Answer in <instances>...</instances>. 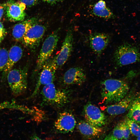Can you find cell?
<instances>
[{"instance_id":"33","label":"cell","mask_w":140,"mask_h":140,"mask_svg":"<svg viewBox=\"0 0 140 140\" xmlns=\"http://www.w3.org/2000/svg\"></svg>"},{"instance_id":"32","label":"cell","mask_w":140,"mask_h":140,"mask_svg":"<svg viewBox=\"0 0 140 140\" xmlns=\"http://www.w3.org/2000/svg\"><path fill=\"white\" fill-rule=\"evenodd\" d=\"M3 37H0V42L1 41Z\"/></svg>"},{"instance_id":"1","label":"cell","mask_w":140,"mask_h":140,"mask_svg":"<svg viewBox=\"0 0 140 140\" xmlns=\"http://www.w3.org/2000/svg\"><path fill=\"white\" fill-rule=\"evenodd\" d=\"M101 97L106 104L115 103L127 95L129 87L124 81L119 79H109L101 83Z\"/></svg>"},{"instance_id":"14","label":"cell","mask_w":140,"mask_h":140,"mask_svg":"<svg viewBox=\"0 0 140 140\" xmlns=\"http://www.w3.org/2000/svg\"><path fill=\"white\" fill-rule=\"evenodd\" d=\"M6 16L12 21L23 20L26 14L25 10L26 5L20 2L10 1L6 4Z\"/></svg>"},{"instance_id":"13","label":"cell","mask_w":140,"mask_h":140,"mask_svg":"<svg viewBox=\"0 0 140 140\" xmlns=\"http://www.w3.org/2000/svg\"><path fill=\"white\" fill-rule=\"evenodd\" d=\"M135 100V96L132 94L127 95L120 101L108 106L106 111L111 115L123 114L129 110Z\"/></svg>"},{"instance_id":"22","label":"cell","mask_w":140,"mask_h":140,"mask_svg":"<svg viewBox=\"0 0 140 140\" xmlns=\"http://www.w3.org/2000/svg\"><path fill=\"white\" fill-rule=\"evenodd\" d=\"M113 135L118 139H121L123 138L121 122L118 123L114 128Z\"/></svg>"},{"instance_id":"18","label":"cell","mask_w":140,"mask_h":140,"mask_svg":"<svg viewBox=\"0 0 140 140\" xmlns=\"http://www.w3.org/2000/svg\"><path fill=\"white\" fill-rule=\"evenodd\" d=\"M128 118L140 124V102L136 100L129 110Z\"/></svg>"},{"instance_id":"2","label":"cell","mask_w":140,"mask_h":140,"mask_svg":"<svg viewBox=\"0 0 140 140\" xmlns=\"http://www.w3.org/2000/svg\"><path fill=\"white\" fill-rule=\"evenodd\" d=\"M70 93L67 89L57 88L53 82L47 84L43 86L41 91V105L62 107L69 102Z\"/></svg>"},{"instance_id":"15","label":"cell","mask_w":140,"mask_h":140,"mask_svg":"<svg viewBox=\"0 0 140 140\" xmlns=\"http://www.w3.org/2000/svg\"><path fill=\"white\" fill-rule=\"evenodd\" d=\"M23 54L22 48L19 46H12L8 52V60L2 71V80H5L8 72L12 69L14 65L22 58Z\"/></svg>"},{"instance_id":"8","label":"cell","mask_w":140,"mask_h":140,"mask_svg":"<svg viewBox=\"0 0 140 140\" xmlns=\"http://www.w3.org/2000/svg\"><path fill=\"white\" fill-rule=\"evenodd\" d=\"M83 112L85 119L90 124L100 127L105 124L106 117L96 106L91 103L87 104L84 107Z\"/></svg>"},{"instance_id":"16","label":"cell","mask_w":140,"mask_h":140,"mask_svg":"<svg viewBox=\"0 0 140 140\" xmlns=\"http://www.w3.org/2000/svg\"><path fill=\"white\" fill-rule=\"evenodd\" d=\"M37 23L35 18H32L23 21L15 25L12 31V35L17 41H22L29 28L33 24Z\"/></svg>"},{"instance_id":"7","label":"cell","mask_w":140,"mask_h":140,"mask_svg":"<svg viewBox=\"0 0 140 140\" xmlns=\"http://www.w3.org/2000/svg\"><path fill=\"white\" fill-rule=\"evenodd\" d=\"M46 27L37 23L32 25L25 34L22 41L27 47L32 51L38 46L45 34Z\"/></svg>"},{"instance_id":"30","label":"cell","mask_w":140,"mask_h":140,"mask_svg":"<svg viewBox=\"0 0 140 140\" xmlns=\"http://www.w3.org/2000/svg\"><path fill=\"white\" fill-rule=\"evenodd\" d=\"M4 13V9L3 7L0 6V19H1Z\"/></svg>"},{"instance_id":"5","label":"cell","mask_w":140,"mask_h":140,"mask_svg":"<svg viewBox=\"0 0 140 140\" xmlns=\"http://www.w3.org/2000/svg\"><path fill=\"white\" fill-rule=\"evenodd\" d=\"M57 69L54 58L49 59L45 63L40 69L37 81L30 98L35 96L42 86L53 82Z\"/></svg>"},{"instance_id":"6","label":"cell","mask_w":140,"mask_h":140,"mask_svg":"<svg viewBox=\"0 0 140 140\" xmlns=\"http://www.w3.org/2000/svg\"><path fill=\"white\" fill-rule=\"evenodd\" d=\"M59 38V31L57 30L53 32L45 39L38 57L37 70H40L45 63L50 59L56 48Z\"/></svg>"},{"instance_id":"12","label":"cell","mask_w":140,"mask_h":140,"mask_svg":"<svg viewBox=\"0 0 140 140\" xmlns=\"http://www.w3.org/2000/svg\"><path fill=\"white\" fill-rule=\"evenodd\" d=\"M89 39L90 47L95 54L99 56L108 45L111 37L108 34L94 32L89 36Z\"/></svg>"},{"instance_id":"26","label":"cell","mask_w":140,"mask_h":140,"mask_svg":"<svg viewBox=\"0 0 140 140\" xmlns=\"http://www.w3.org/2000/svg\"><path fill=\"white\" fill-rule=\"evenodd\" d=\"M5 33V30L2 24L0 22V37H3Z\"/></svg>"},{"instance_id":"24","label":"cell","mask_w":140,"mask_h":140,"mask_svg":"<svg viewBox=\"0 0 140 140\" xmlns=\"http://www.w3.org/2000/svg\"><path fill=\"white\" fill-rule=\"evenodd\" d=\"M106 7H107L106 5L105 1L102 0H101L94 4L92 8L97 9L105 8Z\"/></svg>"},{"instance_id":"9","label":"cell","mask_w":140,"mask_h":140,"mask_svg":"<svg viewBox=\"0 0 140 140\" xmlns=\"http://www.w3.org/2000/svg\"><path fill=\"white\" fill-rule=\"evenodd\" d=\"M76 123L73 115L68 111H64L59 114L54 125L58 132L65 134L72 132Z\"/></svg>"},{"instance_id":"23","label":"cell","mask_w":140,"mask_h":140,"mask_svg":"<svg viewBox=\"0 0 140 140\" xmlns=\"http://www.w3.org/2000/svg\"><path fill=\"white\" fill-rule=\"evenodd\" d=\"M121 123L123 138L127 139L129 137L130 133L128 126L125 120L121 122Z\"/></svg>"},{"instance_id":"21","label":"cell","mask_w":140,"mask_h":140,"mask_svg":"<svg viewBox=\"0 0 140 140\" xmlns=\"http://www.w3.org/2000/svg\"><path fill=\"white\" fill-rule=\"evenodd\" d=\"M8 55V52L5 48L0 49V72L2 71L7 63Z\"/></svg>"},{"instance_id":"10","label":"cell","mask_w":140,"mask_h":140,"mask_svg":"<svg viewBox=\"0 0 140 140\" xmlns=\"http://www.w3.org/2000/svg\"><path fill=\"white\" fill-rule=\"evenodd\" d=\"M73 40L72 31H68L66 33L59 53L54 58L58 69L62 66L70 57L72 50Z\"/></svg>"},{"instance_id":"11","label":"cell","mask_w":140,"mask_h":140,"mask_svg":"<svg viewBox=\"0 0 140 140\" xmlns=\"http://www.w3.org/2000/svg\"><path fill=\"white\" fill-rule=\"evenodd\" d=\"M86 79L84 70L82 67H76L71 68L65 73L61 79V83L64 86L73 85H80Z\"/></svg>"},{"instance_id":"27","label":"cell","mask_w":140,"mask_h":140,"mask_svg":"<svg viewBox=\"0 0 140 140\" xmlns=\"http://www.w3.org/2000/svg\"><path fill=\"white\" fill-rule=\"evenodd\" d=\"M44 2L50 4H54L62 0H43Z\"/></svg>"},{"instance_id":"3","label":"cell","mask_w":140,"mask_h":140,"mask_svg":"<svg viewBox=\"0 0 140 140\" xmlns=\"http://www.w3.org/2000/svg\"><path fill=\"white\" fill-rule=\"evenodd\" d=\"M113 60L116 66H122L139 61L140 54L136 46L125 43L116 48Z\"/></svg>"},{"instance_id":"25","label":"cell","mask_w":140,"mask_h":140,"mask_svg":"<svg viewBox=\"0 0 140 140\" xmlns=\"http://www.w3.org/2000/svg\"><path fill=\"white\" fill-rule=\"evenodd\" d=\"M19 2L24 4L26 6L31 7L34 5L38 0H19Z\"/></svg>"},{"instance_id":"29","label":"cell","mask_w":140,"mask_h":140,"mask_svg":"<svg viewBox=\"0 0 140 140\" xmlns=\"http://www.w3.org/2000/svg\"><path fill=\"white\" fill-rule=\"evenodd\" d=\"M104 140H118L113 135L109 136L106 137Z\"/></svg>"},{"instance_id":"20","label":"cell","mask_w":140,"mask_h":140,"mask_svg":"<svg viewBox=\"0 0 140 140\" xmlns=\"http://www.w3.org/2000/svg\"><path fill=\"white\" fill-rule=\"evenodd\" d=\"M131 132L136 136L140 135V126L138 124L128 118L125 120Z\"/></svg>"},{"instance_id":"28","label":"cell","mask_w":140,"mask_h":140,"mask_svg":"<svg viewBox=\"0 0 140 140\" xmlns=\"http://www.w3.org/2000/svg\"><path fill=\"white\" fill-rule=\"evenodd\" d=\"M30 140H43L36 134L33 135L31 137Z\"/></svg>"},{"instance_id":"4","label":"cell","mask_w":140,"mask_h":140,"mask_svg":"<svg viewBox=\"0 0 140 140\" xmlns=\"http://www.w3.org/2000/svg\"><path fill=\"white\" fill-rule=\"evenodd\" d=\"M27 68H15L11 70L7 76V81L12 94L19 96L26 90L27 87Z\"/></svg>"},{"instance_id":"19","label":"cell","mask_w":140,"mask_h":140,"mask_svg":"<svg viewBox=\"0 0 140 140\" xmlns=\"http://www.w3.org/2000/svg\"><path fill=\"white\" fill-rule=\"evenodd\" d=\"M91 12L94 15L104 19H110L115 17L110 9L107 7L98 9L92 8Z\"/></svg>"},{"instance_id":"31","label":"cell","mask_w":140,"mask_h":140,"mask_svg":"<svg viewBox=\"0 0 140 140\" xmlns=\"http://www.w3.org/2000/svg\"><path fill=\"white\" fill-rule=\"evenodd\" d=\"M137 140H140V135L138 136V138H137Z\"/></svg>"},{"instance_id":"17","label":"cell","mask_w":140,"mask_h":140,"mask_svg":"<svg viewBox=\"0 0 140 140\" xmlns=\"http://www.w3.org/2000/svg\"><path fill=\"white\" fill-rule=\"evenodd\" d=\"M78 128L80 132L86 136H96L100 135L102 131L100 128L94 126L87 122L81 121L78 125Z\"/></svg>"}]
</instances>
